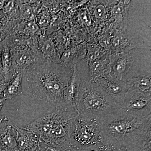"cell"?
<instances>
[{
    "instance_id": "obj_1",
    "label": "cell",
    "mask_w": 151,
    "mask_h": 151,
    "mask_svg": "<svg viewBox=\"0 0 151 151\" xmlns=\"http://www.w3.org/2000/svg\"><path fill=\"white\" fill-rule=\"evenodd\" d=\"M73 72V68L43 58L23 72L22 81L25 82L30 94L51 103L55 109H65L63 93L70 82Z\"/></svg>"
},
{
    "instance_id": "obj_2",
    "label": "cell",
    "mask_w": 151,
    "mask_h": 151,
    "mask_svg": "<svg viewBox=\"0 0 151 151\" xmlns=\"http://www.w3.org/2000/svg\"><path fill=\"white\" fill-rule=\"evenodd\" d=\"M102 143H123L137 149L151 137V116L140 117L125 113L121 108L97 119Z\"/></svg>"
},
{
    "instance_id": "obj_3",
    "label": "cell",
    "mask_w": 151,
    "mask_h": 151,
    "mask_svg": "<svg viewBox=\"0 0 151 151\" xmlns=\"http://www.w3.org/2000/svg\"><path fill=\"white\" fill-rule=\"evenodd\" d=\"M78 115L76 109H55L22 128L34 133L43 142L69 147H72L69 142V128Z\"/></svg>"
},
{
    "instance_id": "obj_4",
    "label": "cell",
    "mask_w": 151,
    "mask_h": 151,
    "mask_svg": "<svg viewBox=\"0 0 151 151\" xmlns=\"http://www.w3.org/2000/svg\"><path fill=\"white\" fill-rule=\"evenodd\" d=\"M77 70L80 79L76 108L79 115L98 119L121 108L110 95L90 81L89 72Z\"/></svg>"
},
{
    "instance_id": "obj_5",
    "label": "cell",
    "mask_w": 151,
    "mask_h": 151,
    "mask_svg": "<svg viewBox=\"0 0 151 151\" xmlns=\"http://www.w3.org/2000/svg\"><path fill=\"white\" fill-rule=\"evenodd\" d=\"M70 145L78 149L94 147L102 143L100 124L97 118L78 115L70 124Z\"/></svg>"
},
{
    "instance_id": "obj_6",
    "label": "cell",
    "mask_w": 151,
    "mask_h": 151,
    "mask_svg": "<svg viewBox=\"0 0 151 151\" xmlns=\"http://www.w3.org/2000/svg\"><path fill=\"white\" fill-rule=\"evenodd\" d=\"M125 113L140 116H151V94L129 87L120 105Z\"/></svg>"
},
{
    "instance_id": "obj_7",
    "label": "cell",
    "mask_w": 151,
    "mask_h": 151,
    "mask_svg": "<svg viewBox=\"0 0 151 151\" xmlns=\"http://www.w3.org/2000/svg\"><path fill=\"white\" fill-rule=\"evenodd\" d=\"M13 72H23L35 65L44 57L40 51H34L26 45H20L11 50Z\"/></svg>"
},
{
    "instance_id": "obj_8",
    "label": "cell",
    "mask_w": 151,
    "mask_h": 151,
    "mask_svg": "<svg viewBox=\"0 0 151 151\" xmlns=\"http://www.w3.org/2000/svg\"><path fill=\"white\" fill-rule=\"evenodd\" d=\"M92 82L103 89L118 103L120 107L129 89L126 81L113 77L99 78Z\"/></svg>"
},
{
    "instance_id": "obj_9",
    "label": "cell",
    "mask_w": 151,
    "mask_h": 151,
    "mask_svg": "<svg viewBox=\"0 0 151 151\" xmlns=\"http://www.w3.org/2000/svg\"><path fill=\"white\" fill-rule=\"evenodd\" d=\"M110 61L112 77L122 80L125 79L132 68L134 58L131 55L123 52L112 55Z\"/></svg>"
},
{
    "instance_id": "obj_10",
    "label": "cell",
    "mask_w": 151,
    "mask_h": 151,
    "mask_svg": "<svg viewBox=\"0 0 151 151\" xmlns=\"http://www.w3.org/2000/svg\"><path fill=\"white\" fill-rule=\"evenodd\" d=\"M73 72L69 84L63 93V107L65 109H76V102L80 82V76L76 64L73 65Z\"/></svg>"
},
{
    "instance_id": "obj_11",
    "label": "cell",
    "mask_w": 151,
    "mask_h": 151,
    "mask_svg": "<svg viewBox=\"0 0 151 151\" xmlns=\"http://www.w3.org/2000/svg\"><path fill=\"white\" fill-rule=\"evenodd\" d=\"M38 48L42 55L47 60L56 63H62L55 45L51 39L46 35L38 36Z\"/></svg>"
},
{
    "instance_id": "obj_12",
    "label": "cell",
    "mask_w": 151,
    "mask_h": 151,
    "mask_svg": "<svg viewBox=\"0 0 151 151\" xmlns=\"http://www.w3.org/2000/svg\"><path fill=\"white\" fill-rule=\"evenodd\" d=\"M23 72H16L12 78L8 82L4 94V98L11 100L22 93Z\"/></svg>"
},
{
    "instance_id": "obj_13",
    "label": "cell",
    "mask_w": 151,
    "mask_h": 151,
    "mask_svg": "<svg viewBox=\"0 0 151 151\" xmlns=\"http://www.w3.org/2000/svg\"><path fill=\"white\" fill-rule=\"evenodd\" d=\"M124 80L129 87L151 94V76L141 74L137 76L127 77Z\"/></svg>"
},
{
    "instance_id": "obj_14",
    "label": "cell",
    "mask_w": 151,
    "mask_h": 151,
    "mask_svg": "<svg viewBox=\"0 0 151 151\" xmlns=\"http://www.w3.org/2000/svg\"><path fill=\"white\" fill-rule=\"evenodd\" d=\"M19 4V17L22 20L35 19V15L41 5V1H20Z\"/></svg>"
},
{
    "instance_id": "obj_15",
    "label": "cell",
    "mask_w": 151,
    "mask_h": 151,
    "mask_svg": "<svg viewBox=\"0 0 151 151\" xmlns=\"http://www.w3.org/2000/svg\"><path fill=\"white\" fill-rule=\"evenodd\" d=\"M2 50L1 52V62L4 80L7 83L14 75L12 67V55L11 50L6 42L2 44Z\"/></svg>"
},
{
    "instance_id": "obj_16",
    "label": "cell",
    "mask_w": 151,
    "mask_h": 151,
    "mask_svg": "<svg viewBox=\"0 0 151 151\" xmlns=\"http://www.w3.org/2000/svg\"><path fill=\"white\" fill-rule=\"evenodd\" d=\"M51 16L48 9L43 6L39 9L35 15V21L40 28L42 35H45L47 29L50 24Z\"/></svg>"
},
{
    "instance_id": "obj_17",
    "label": "cell",
    "mask_w": 151,
    "mask_h": 151,
    "mask_svg": "<svg viewBox=\"0 0 151 151\" xmlns=\"http://www.w3.org/2000/svg\"><path fill=\"white\" fill-rule=\"evenodd\" d=\"M19 32L28 36L42 35L40 28L35 21V19L23 20L19 24Z\"/></svg>"
},
{
    "instance_id": "obj_18",
    "label": "cell",
    "mask_w": 151,
    "mask_h": 151,
    "mask_svg": "<svg viewBox=\"0 0 151 151\" xmlns=\"http://www.w3.org/2000/svg\"><path fill=\"white\" fill-rule=\"evenodd\" d=\"M94 148L95 151H137V149L134 146L119 142L101 143Z\"/></svg>"
},
{
    "instance_id": "obj_19",
    "label": "cell",
    "mask_w": 151,
    "mask_h": 151,
    "mask_svg": "<svg viewBox=\"0 0 151 151\" xmlns=\"http://www.w3.org/2000/svg\"><path fill=\"white\" fill-rule=\"evenodd\" d=\"M3 11L9 19H15L19 16L18 1H5Z\"/></svg>"
},
{
    "instance_id": "obj_20",
    "label": "cell",
    "mask_w": 151,
    "mask_h": 151,
    "mask_svg": "<svg viewBox=\"0 0 151 151\" xmlns=\"http://www.w3.org/2000/svg\"><path fill=\"white\" fill-rule=\"evenodd\" d=\"M127 3L128 2H127L126 1L119 3V4L116 6L113 9V13L115 14H120L123 13L124 10L126 9Z\"/></svg>"
},
{
    "instance_id": "obj_21",
    "label": "cell",
    "mask_w": 151,
    "mask_h": 151,
    "mask_svg": "<svg viewBox=\"0 0 151 151\" xmlns=\"http://www.w3.org/2000/svg\"><path fill=\"white\" fill-rule=\"evenodd\" d=\"M7 84L4 80L0 81V98L4 97V92L6 86Z\"/></svg>"
},
{
    "instance_id": "obj_22",
    "label": "cell",
    "mask_w": 151,
    "mask_h": 151,
    "mask_svg": "<svg viewBox=\"0 0 151 151\" xmlns=\"http://www.w3.org/2000/svg\"><path fill=\"white\" fill-rule=\"evenodd\" d=\"M94 147L88 148L84 149H78L77 148L72 147L70 151H95Z\"/></svg>"
},
{
    "instance_id": "obj_23",
    "label": "cell",
    "mask_w": 151,
    "mask_h": 151,
    "mask_svg": "<svg viewBox=\"0 0 151 151\" xmlns=\"http://www.w3.org/2000/svg\"><path fill=\"white\" fill-rule=\"evenodd\" d=\"M103 8L102 6H99L97 8V10H96V14L97 16L98 17H102V15H103V13H104V10H103Z\"/></svg>"
},
{
    "instance_id": "obj_24",
    "label": "cell",
    "mask_w": 151,
    "mask_h": 151,
    "mask_svg": "<svg viewBox=\"0 0 151 151\" xmlns=\"http://www.w3.org/2000/svg\"><path fill=\"white\" fill-rule=\"evenodd\" d=\"M5 100V99L4 97L0 98V111L1 110L2 108Z\"/></svg>"
},
{
    "instance_id": "obj_25",
    "label": "cell",
    "mask_w": 151,
    "mask_h": 151,
    "mask_svg": "<svg viewBox=\"0 0 151 151\" xmlns=\"http://www.w3.org/2000/svg\"><path fill=\"white\" fill-rule=\"evenodd\" d=\"M6 1H1L0 0V11L3 10L4 6Z\"/></svg>"
},
{
    "instance_id": "obj_26",
    "label": "cell",
    "mask_w": 151,
    "mask_h": 151,
    "mask_svg": "<svg viewBox=\"0 0 151 151\" xmlns=\"http://www.w3.org/2000/svg\"><path fill=\"white\" fill-rule=\"evenodd\" d=\"M1 149V147H0V149Z\"/></svg>"
}]
</instances>
